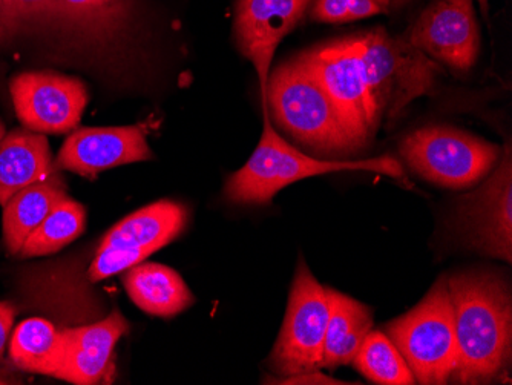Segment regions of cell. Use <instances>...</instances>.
Masks as SVG:
<instances>
[{
  "label": "cell",
  "instance_id": "ffe728a7",
  "mask_svg": "<svg viewBox=\"0 0 512 385\" xmlns=\"http://www.w3.org/2000/svg\"><path fill=\"white\" fill-rule=\"evenodd\" d=\"M10 355L19 369L56 378L66 356L65 332L51 321L30 318L14 330Z\"/></svg>",
  "mask_w": 512,
  "mask_h": 385
},
{
  "label": "cell",
  "instance_id": "f546056e",
  "mask_svg": "<svg viewBox=\"0 0 512 385\" xmlns=\"http://www.w3.org/2000/svg\"><path fill=\"white\" fill-rule=\"evenodd\" d=\"M394 2V0H393ZM396 2H408V0H396Z\"/></svg>",
  "mask_w": 512,
  "mask_h": 385
},
{
  "label": "cell",
  "instance_id": "8992f818",
  "mask_svg": "<svg viewBox=\"0 0 512 385\" xmlns=\"http://www.w3.org/2000/svg\"><path fill=\"white\" fill-rule=\"evenodd\" d=\"M401 155L419 177L460 191L485 180L499 163L502 149L462 129L425 126L405 137Z\"/></svg>",
  "mask_w": 512,
  "mask_h": 385
},
{
  "label": "cell",
  "instance_id": "d4e9b609",
  "mask_svg": "<svg viewBox=\"0 0 512 385\" xmlns=\"http://www.w3.org/2000/svg\"><path fill=\"white\" fill-rule=\"evenodd\" d=\"M387 0H315L312 17L324 24H345L387 13Z\"/></svg>",
  "mask_w": 512,
  "mask_h": 385
},
{
  "label": "cell",
  "instance_id": "ba28073f",
  "mask_svg": "<svg viewBox=\"0 0 512 385\" xmlns=\"http://www.w3.org/2000/svg\"><path fill=\"white\" fill-rule=\"evenodd\" d=\"M299 57L332 99L348 132L364 151L382 122L371 99L356 36L325 43Z\"/></svg>",
  "mask_w": 512,
  "mask_h": 385
},
{
  "label": "cell",
  "instance_id": "1f68e13d",
  "mask_svg": "<svg viewBox=\"0 0 512 385\" xmlns=\"http://www.w3.org/2000/svg\"><path fill=\"white\" fill-rule=\"evenodd\" d=\"M0 5H2V0H0Z\"/></svg>",
  "mask_w": 512,
  "mask_h": 385
},
{
  "label": "cell",
  "instance_id": "52a82bcc",
  "mask_svg": "<svg viewBox=\"0 0 512 385\" xmlns=\"http://www.w3.org/2000/svg\"><path fill=\"white\" fill-rule=\"evenodd\" d=\"M329 315L327 287L313 277L306 261H299L286 318L269 356L270 369L278 379L321 370Z\"/></svg>",
  "mask_w": 512,
  "mask_h": 385
},
{
  "label": "cell",
  "instance_id": "484cf974",
  "mask_svg": "<svg viewBox=\"0 0 512 385\" xmlns=\"http://www.w3.org/2000/svg\"><path fill=\"white\" fill-rule=\"evenodd\" d=\"M151 255L152 252L148 249H129V247L97 251L96 258L89 267V280L97 283V281L106 280L112 275L126 272L135 264L143 263V260Z\"/></svg>",
  "mask_w": 512,
  "mask_h": 385
},
{
  "label": "cell",
  "instance_id": "8fae6325",
  "mask_svg": "<svg viewBox=\"0 0 512 385\" xmlns=\"http://www.w3.org/2000/svg\"><path fill=\"white\" fill-rule=\"evenodd\" d=\"M411 45L436 63L465 73L480 53V28L471 0H436L408 31Z\"/></svg>",
  "mask_w": 512,
  "mask_h": 385
},
{
  "label": "cell",
  "instance_id": "4316f807",
  "mask_svg": "<svg viewBox=\"0 0 512 385\" xmlns=\"http://www.w3.org/2000/svg\"><path fill=\"white\" fill-rule=\"evenodd\" d=\"M14 316H16V309H14L13 304L2 301L0 303V355L4 353L5 346H7Z\"/></svg>",
  "mask_w": 512,
  "mask_h": 385
},
{
  "label": "cell",
  "instance_id": "cb8c5ba5",
  "mask_svg": "<svg viewBox=\"0 0 512 385\" xmlns=\"http://www.w3.org/2000/svg\"><path fill=\"white\" fill-rule=\"evenodd\" d=\"M57 24V0H2L0 39Z\"/></svg>",
  "mask_w": 512,
  "mask_h": 385
},
{
  "label": "cell",
  "instance_id": "5b68a950",
  "mask_svg": "<svg viewBox=\"0 0 512 385\" xmlns=\"http://www.w3.org/2000/svg\"><path fill=\"white\" fill-rule=\"evenodd\" d=\"M417 384H447L456 367V332L448 278L442 277L410 312L385 327Z\"/></svg>",
  "mask_w": 512,
  "mask_h": 385
},
{
  "label": "cell",
  "instance_id": "603a6c76",
  "mask_svg": "<svg viewBox=\"0 0 512 385\" xmlns=\"http://www.w3.org/2000/svg\"><path fill=\"white\" fill-rule=\"evenodd\" d=\"M356 369L375 384H416L404 356L384 332H370L353 359Z\"/></svg>",
  "mask_w": 512,
  "mask_h": 385
},
{
  "label": "cell",
  "instance_id": "9a60e30c",
  "mask_svg": "<svg viewBox=\"0 0 512 385\" xmlns=\"http://www.w3.org/2000/svg\"><path fill=\"white\" fill-rule=\"evenodd\" d=\"M56 171L45 135L14 129L0 140V205Z\"/></svg>",
  "mask_w": 512,
  "mask_h": 385
},
{
  "label": "cell",
  "instance_id": "30bf717a",
  "mask_svg": "<svg viewBox=\"0 0 512 385\" xmlns=\"http://www.w3.org/2000/svg\"><path fill=\"white\" fill-rule=\"evenodd\" d=\"M11 96L20 123L39 134L73 131L88 105V91L80 80L51 71L14 77Z\"/></svg>",
  "mask_w": 512,
  "mask_h": 385
},
{
  "label": "cell",
  "instance_id": "4dcf8cb0",
  "mask_svg": "<svg viewBox=\"0 0 512 385\" xmlns=\"http://www.w3.org/2000/svg\"><path fill=\"white\" fill-rule=\"evenodd\" d=\"M0 384H7V382L2 381V379H0Z\"/></svg>",
  "mask_w": 512,
  "mask_h": 385
},
{
  "label": "cell",
  "instance_id": "5bb4252c",
  "mask_svg": "<svg viewBox=\"0 0 512 385\" xmlns=\"http://www.w3.org/2000/svg\"><path fill=\"white\" fill-rule=\"evenodd\" d=\"M128 329V321L119 310L91 326L63 329L66 356L56 378L77 385L108 381L114 372L115 346Z\"/></svg>",
  "mask_w": 512,
  "mask_h": 385
},
{
  "label": "cell",
  "instance_id": "7a4b0ae2",
  "mask_svg": "<svg viewBox=\"0 0 512 385\" xmlns=\"http://www.w3.org/2000/svg\"><path fill=\"white\" fill-rule=\"evenodd\" d=\"M263 134L246 165L230 175L224 194L238 205H266L281 189L304 178L342 171H368L405 180L404 168L391 155L367 160H324L299 151L278 134L263 108Z\"/></svg>",
  "mask_w": 512,
  "mask_h": 385
},
{
  "label": "cell",
  "instance_id": "7402d4cb",
  "mask_svg": "<svg viewBox=\"0 0 512 385\" xmlns=\"http://www.w3.org/2000/svg\"><path fill=\"white\" fill-rule=\"evenodd\" d=\"M85 223V208L66 197L27 238L19 254L27 258L54 254L79 238L85 231Z\"/></svg>",
  "mask_w": 512,
  "mask_h": 385
},
{
  "label": "cell",
  "instance_id": "d6986e66",
  "mask_svg": "<svg viewBox=\"0 0 512 385\" xmlns=\"http://www.w3.org/2000/svg\"><path fill=\"white\" fill-rule=\"evenodd\" d=\"M66 197L65 183L57 172L17 192L4 206V238L8 252L19 254L27 238Z\"/></svg>",
  "mask_w": 512,
  "mask_h": 385
},
{
  "label": "cell",
  "instance_id": "3957f363",
  "mask_svg": "<svg viewBox=\"0 0 512 385\" xmlns=\"http://www.w3.org/2000/svg\"><path fill=\"white\" fill-rule=\"evenodd\" d=\"M266 108L279 128L316 154L350 157L362 151L332 99L299 56L270 73Z\"/></svg>",
  "mask_w": 512,
  "mask_h": 385
},
{
  "label": "cell",
  "instance_id": "7c38bea8",
  "mask_svg": "<svg viewBox=\"0 0 512 385\" xmlns=\"http://www.w3.org/2000/svg\"><path fill=\"white\" fill-rule=\"evenodd\" d=\"M310 2L312 0H237L235 42L258 74L263 108H266L270 66L279 43L298 27Z\"/></svg>",
  "mask_w": 512,
  "mask_h": 385
},
{
  "label": "cell",
  "instance_id": "ac0fdd59",
  "mask_svg": "<svg viewBox=\"0 0 512 385\" xmlns=\"http://www.w3.org/2000/svg\"><path fill=\"white\" fill-rule=\"evenodd\" d=\"M123 284L131 300L143 312L155 316L178 315L195 301L183 278L163 264H135L126 270Z\"/></svg>",
  "mask_w": 512,
  "mask_h": 385
},
{
  "label": "cell",
  "instance_id": "2e32d148",
  "mask_svg": "<svg viewBox=\"0 0 512 385\" xmlns=\"http://www.w3.org/2000/svg\"><path fill=\"white\" fill-rule=\"evenodd\" d=\"M186 226V209L175 201H158L120 223L103 237L97 251L105 249H148L152 254L174 241Z\"/></svg>",
  "mask_w": 512,
  "mask_h": 385
},
{
  "label": "cell",
  "instance_id": "83f0119b",
  "mask_svg": "<svg viewBox=\"0 0 512 385\" xmlns=\"http://www.w3.org/2000/svg\"><path fill=\"white\" fill-rule=\"evenodd\" d=\"M5 137V126L4 123L0 122V140Z\"/></svg>",
  "mask_w": 512,
  "mask_h": 385
},
{
  "label": "cell",
  "instance_id": "f1b7e54d",
  "mask_svg": "<svg viewBox=\"0 0 512 385\" xmlns=\"http://www.w3.org/2000/svg\"><path fill=\"white\" fill-rule=\"evenodd\" d=\"M480 4L482 5H485L486 4V0H479Z\"/></svg>",
  "mask_w": 512,
  "mask_h": 385
},
{
  "label": "cell",
  "instance_id": "e0dca14e",
  "mask_svg": "<svg viewBox=\"0 0 512 385\" xmlns=\"http://www.w3.org/2000/svg\"><path fill=\"white\" fill-rule=\"evenodd\" d=\"M330 315L325 332L321 369L352 364L373 327V312L370 307L353 300L345 293L327 287Z\"/></svg>",
  "mask_w": 512,
  "mask_h": 385
},
{
  "label": "cell",
  "instance_id": "277c9868",
  "mask_svg": "<svg viewBox=\"0 0 512 385\" xmlns=\"http://www.w3.org/2000/svg\"><path fill=\"white\" fill-rule=\"evenodd\" d=\"M359 57L381 122H393L419 97L433 96L439 63L411 45L407 37L391 36L384 28L358 34Z\"/></svg>",
  "mask_w": 512,
  "mask_h": 385
},
{
  "label": "cell",
  "instance_id": "9c48e42d",
  "mask_svg": "<svg viewBox=\"0 0 512 385\" xmlns=\"http://www.w3.org/2000/svg\"><path fill=\"white\" fill-rule=\"evenodd\" d=\"M479 185L460 201L456 217L457 231L476 251L511 263V146H506L496 168Z\"/></svg>",
  "mask_w": 512,
  "mask_h": 385
},
{
  "label": "cell",
  "instance_id": "4fadbf2b",
  "mask_svg": "<svg viewBox=\"0 0 512 385\" xmlns=\"http://www.w3.org/2000/svg\"><path fill=\"white\" fill-rule=\"evenodd\" d=\"M152 158L143 126L82 128L69 135L57 154L56 171L94 178L106 169Z\"/></svg>",
  "mask_w": 512,
  "mask_h": 385
},
{
  "label": "cell",
  "instance_id": "44dd1931",
  "mask_svg": "<svg viewBox=\"0 0 512 385\" xmlns=\"http://www.w3.org/2000/svg\"><path fill=\"white\" fill-rule=\"evenodd\" d=\"M131 0H57V24L92 42L112 39L125 27Z\"/></svg>",
  "mask_w": 512,
  "mask_h": 385
},
{
  "label": "cell",
  "instance_id": "6da1fadb",
  "mask_svg": "<svg viewBox=\"0 0 512 385\" xmlns=\"http://www.w3.org/2000/svg\"><path fill=\"white\" fill-rule=\"evenodd\" d=\"M456 367L450 382L490 384L511 362L512 301L508 284L493 274L467 272L448 278Z\"/></svg>",
  "mask_w": 512,
  "mask_h": 385
}]
</instances>
